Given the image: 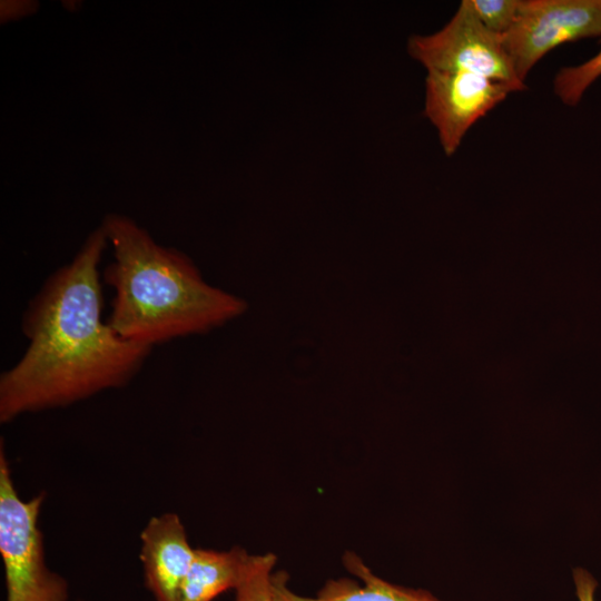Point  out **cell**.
I'll return each mask as SVG.
<instances>
[{"label":"cell","instance_id":"obj_13","mask_svg":"<svg viewBox=\"0 0 601 601\" xmlns=\"http://www.w3.org/2000/svg\"><path fill=\"white\" fill-rule=\"evenodd\" d=\"M573 582L579 601H595L598 582L589 571L582 568L574 569Z\"/></svg>","mask_w":601,"mask_h":601},{"label":"cell","instance_id":"obj_7","mask_svg":"<svg viewBox=\"0 0 601 601\" xmlns=\"http://www.w3.org/2000/svg\"><path fill=\"white\" fill-rule=\"evenodd\" d=\"M140 542L146 589L154 601H177L196 550L178 514L152 516L140 532Z\"/></svg>","mask_w":601,"mask_h":601},{"label":"cell","instance_id":"obj_2","mask_svg":"<svg viewBox=\"0 0 601 601\" xmlns=\"http://www.w3.org/2000/svg\"><path fill=\"white\" fill-rule=\"evenodd\" d=\"M101 227L114 248L101 275L115 292L106 321L121 337L155 347L247 311L243 298L209 285L186 254L159 245L131 218L109 214Z\"/></svg>","mask_w":601,"mask_h":601},{"label":"cell","instance_id":"obj_11","mask_svg":"<svg viewBox=\"0 0 601 601\" xmlns=\"http://www.w3.org/2000/svg\"><path fill=\"white\" fill-rule=\"evenodd\" d=\"M277 558L272 552L254 554V559L239 585L234 601H275L273 577Z\"/></svg>","mask_w":601,"mask_h":601},{"label":"cell","instance_id":"obj_1","mask_svg":"<svg viewBox=\"0 0 601 601\" xmlns=\"http://www.w3.org/2000/svg\"><path fill=\"white\" fill-rule=\"evenodd\" d=\"M108 244L93 230L68 263L52 272L21 317L22 356L0 375V422L70 406L128 385L154 347L121 337L102 321L99 263Z\"/></svg>","mask_w":601,"mask_h":601},{"label":"cell","instance_id":"obj_3","mask_svg":"<svg viewBox=\"0 0 601 601\" xmlns=\"http://www.w3.org/2000/svg\"><path fill=\"white\" fill-rule=\"evenodd\" d=\"M45 493L22 500L0 445V555L6 601H70L65 577L46 563L39 518Z\"/></svg>","mask_w":601,"mask_h":601},{"label":"cell","instance_id":"obj_5","mask_svg":"<svg viewBox=\"0 0 601 601\" xmlns=\"http://www.w3.org/2000/svg\"><path fill=\"white\" fill-rule=\"evenodd\" d=\"M601 35V0H521L502 37L521 81L548 52L565 42Z\"/></svg>","mask_w":601,"mask_h":601},{"label":"cell","instance_id":"obj_10","mask_svg":"<svg viewBox=\"0 0 601 601\" xmlns=\"http://www.w3.org/2000/svg\"><path fill=\"white\" fill-rule=\"evenodd\" d=\"M601 76V48L588 61L575 66L564 67L556 73L553 82L555 95L569 106H575L584 91Z\"/></svg>","mask_w":601,"mask_h":601},{"label":"cell","instance_id":"obj_4","mask_svg":"<svg viewBox=\"0 0 601 601\" xmlns=\"http://www.w3.org/2000/svg\"><path fill=\"white\" fill-rule=\"evenodd\" d=\"M407 51L426 70L464 71L511 87L525 89L503 46L502 37L489 31L463 0L453 18L440 31L412 36Z\"/></svg>","mask_w":601,"mask_h":601},{"label":"cell","instance_id":"obj_14","mask_svg":"<svg viewBox=\"0 0 601 601\" xmlns=\"http://www.w3.org/2000/svg\"><path fill=\"white\" fill-rule=\"evenodd\" d=\"M79 601H85V600H79Z\"/></svg>","mask_w":601,"mask_h":601},{"label":"cell","instance_id":"obj_9","mask_svg":"<svg viewBox=\"0 0 601 601\" xmlns=\"http://www.w3.org/2000/svg\"><path fill=\"white\" fill-rule=\"evenodd\" d=\"M253 559L254 554L240 546L229 550L196 549L177 601H214L221 593L235 590Z\"/></svg>","mask_w":601,"mask_h":601},{"label":"cell","instance_id":"obj_8","mask_svg":"<svg viewBox=\"0 0 601 601\" xmlns=\"http://www.w3.org/2000/svg\"><path fill=\"white\" fill-rule=\"evenodd\" d=\"M343 564L361 580H329L314 597L294 592L287 585V577L274 573L275 601H443L424 589H413L391 583L376 575L354 552H346Z\"/></svg>","mask_w":601,"mask_h":601},{"label":"cell","instance_id":"obj_6","mask_svg":"<svg viewBox=\"0 0 601 601\" xmlns=\"http://www.w3.org/2000/svg\"><path fill=\"white\" fill-rule=\"evenodd\" d=\"M511 92V87L471 72L427 70L424 115L445 155L452 156L467 130Z\"/></svg>","mask_w":601,"mask_h":601},{"label":"cell","instance_id":"obj_12","mask_svg":"<svg viewBox=\"0 0 601 601\" xmlns=\"http://www.w3.org/2000/svg\"><path fill=\"white\" fill-rule=\"evenodd\" d=\"M480 22L492 33L503 37L512 27L521 0H469Z\"/></svg>","mask_w":601,"mask_h":601}]
</instances>
